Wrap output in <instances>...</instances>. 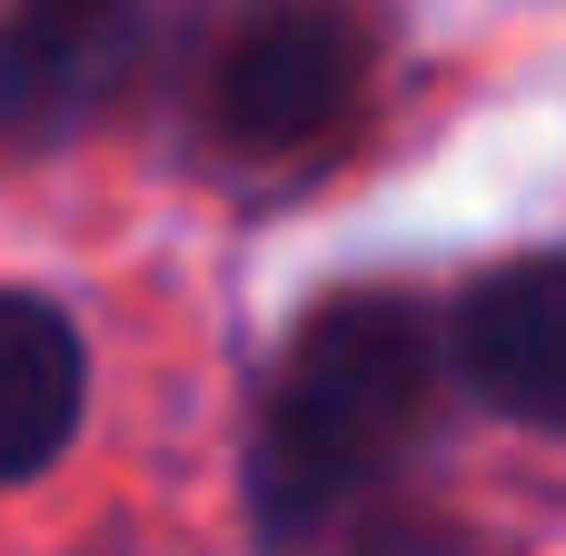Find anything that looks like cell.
Wrapping results in <instances>:
<instances>
[{"label": "cell", "mask_w": 566, "mask_h": 556, "mask_svg": "<svg viewBox=\"0 0 566 556\" xmlns=\"http://www.w3.org/2000/svg\"><path fill=\"white\" fill-rule=\"evenodd\" d=\"M418 418H428V328L408 318V298H388V289L328 298L289 338V368H279L259 448H249L259 537H279V547L318 537L338 517V497L418 438Z\"/></svg>", "instance_id": "1"}, {"label": "cell", "mask_w": 566, "mask_h": 556, "mask_svg": "<svg viewBox=\"0 0 566 556\" xmlns=\"http://www.w3.org/2000/svg\"><path fill=\"white\" fill-rule=\"evenodd\" d=\"M358 80V30L328 0H269L219 50V129L249 149H298L338 119Z\"/></svg>", "instance_id": "2"}, {"label": "cell", "mask_w": 566, "mask_h": 556, "mask_svg": "<svg viewBox=\"0 0 566 556\" xmlns=\"http://www.w3.org/2000/svg\"><path fill=\"white\" fill-rule=\"evenodd\" d=\"M139 0H10L0 10V149L70 139L129 70Z\"/></svg>", "instance_id": "3"}, {"label": "cell", "mask_w": 566, "mask_h": 556, "mask_svg": "<svg viewBox=\"0 0 566 556\" xmlns=\"http://www.w3.org/2000/svg\"><path fill=\"white\" fill-rule=\"evenodd\" d=\"M458 358L478 398L517 428H566V259H517L458 308Z\"/></svg>", "instance_id": "4"}, {"label": "cell", "mask_w": 566, "mask_h": 556, "mask_svg": "<svg viewBox=\"0 0 566 556\" xmlns=\"http://www.w3.org/2000/svg\"><path fill=\"white\" fill-rule=\"evenodd\" d=\"M80 388H90L80 328H70L50 298L0 289V487H10V478H40V468L70 448Z\"/></svg>", "instance_id": "5"}, {"label": "cell", "mask_w": 566, "mask_h": 556, "mask_svg": "<svg viewBox=\"0 0 566 556\" xmlns=\"http://www.w3.org/2000/svg\"><path fill=\"white\" fill-rule=\"evenodd\" d=\"M348 556H488L468 527H448V517H368Z\"/></svg>", "instance_id": "6"}]
</instances>
